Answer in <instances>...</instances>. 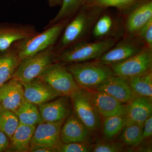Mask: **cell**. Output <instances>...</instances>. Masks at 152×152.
<instances>
[{
    "instance_id": "6da1fadb",
    "label": "cell",
    "mask_w": 152,
    "mask_h": 152,
    "mask_svg": "<svg viewBox=\"0 0 152 152\" xmlns=\"http://www.w3.org/2000/svg\"><path fill=\"white\" fill-rule=\"evenodd\" d=\"M104 10L97 6L85 4L66 25L62 36L54 48L56 53L79 42L87 40Z\"/></svg>"
},
{
    "instance_id": "7a4b0ae2",
    "label": "cell",
    "mask_w": 152,
    "mask_h": 152,
    "mask_svg": "<svg viewBox=\"0 0 152 152\" xmlns=\"http://www.w3.org/2000/svg\"><path fill=\"white\" fill-rule=\"evenodd\" d=\"M117 39H107L95 42L81 41L56 53L55 62L66 65L96 60L116 43Z\"/></svg>"
},
{
    "instance_id": "3957f363",
    "label": "cell",
    "mask_w": 152,
    "mask_h": 152,
    "mask_svg": "<svg viewBox=\"0 0 152 152\" xmlns=\"http://www.w3.org/2000/svg\"><path fill=\"white\" fill-rule=\"evenodd\" d=\"M65 66L82 89H94L109 77L115 75L110 66L97 59L70 64Z\"/></svg>"
},
{
    "instance_id": "277c9868",
    "label": "cell",
    "mask_w": 152,
    "mask_h": 152,
    "mask_svg": "<svg viewBox=\"0 0 152 152\" xmlns=\"http://www.w3.org/2000/svg\"><path fill=\"white\" fill-rule=\"evenodd\" d=\"M70 20L59 22L50 26L42 33H38L31 37L21 41L17 50L20 60L53 46Z\"/></svg>"
},
{
    "instance_id": "5b68a950",
    "label": "cell",
    "mask_w": 152,
    "mask_h": 152,
    "mask_svg": "<svg viewBox=\"0 0 152 152\" xmlns=\"http://www.w3.org/2000/svg\"><path fill=\"white\" fill-rule=\"evenodd\" d=\"M56 52L53 46L21 60L13 77L22 83L37 78L47 67L55 63Z\"/></svg>"
},
{
    "instance_id": "8992f818",
    "label": "cell",
    "mask_w": 152,
    "mask_h": 152,
    "mask_svg": "<svg viewBox=\"0 0 152 152\" xmlns=\"http://www.w3.org/2000/svg\"><path fill=\"white\" fill-rule=\"evenodd\" d=\"M37 78L63 96H70L80 89L65 66L58 63L49 66Z\"/></svg>"
},
{
    "instance_id": "52a82bcc",
    "label": "cell",
    "mask_w": 152,
    "mask_h": 152,
    "mask_svg": "<svg viewBox=\"0 0 152 152\" xmlns=\"http://www.w3.org/2000/svg\"><path fill=\"white\" fill-rule=\"evenodd\" d=\"M110 66L115 75L128 80L151 72L152 49L145 48L128 59Z\"/></svg>"
},
{
    "instance_id": "ba28073f",
    "label": "cell",
    "mask_w": 152,
    "mask_h": 152,
    "mask_svg": "<svg viewBox=\"0 0 152 152\" xmlns=\"http://www.w3.org/2000/svg\"><path fill=\"white\" fill-rule=\"evenodd\" d=\"M69 96L72 109L77 118L92 133L99 131L101 126V116L85 91L80 88Z\"/></svg>"
},
{
    "instance_id": "9c48e42d",
    "label": "cell",
    "mask_w": 152,
    "mask_h": 152,
    "mask_svg": "<svg viewBox=\"0 0 152 152\" xmlns=\"http://www.w3.org/2000/svg\"><path fill=\"white\" fill-rule=\"evenodd\" d=\"M145 48L147 47L137 36H125L123 40L117 42L114 46L97 60L110 66L128 59Z\"/></svg>"
},
{
    "instance_id": "30bf717a",
    "label": "cell",
    "mask_w": 152,
    "mask_h": 152,
    "mask_svg": "<svg viewBox=\"0 0 152 152\" xmlns=\"http://www.w3.org/2000/svg\"><path fill=\"white\" fill-rule=\"evenodd\" d=\"M95 109L104 118L115 115H126V104L110 95L96 90H84Z\"/></svg>"
},
{
    "instance_id": "8fae6325",
    "label": "cell",
    "mask_w": 152,
    "mask_h": 152,
    "mask_svg": "<svg viewBox=\"0 0 152 152\" xmlns=\"http://www.w3.org/2000/svg\"><path fill=\"white\" fill-rule=\"evenodd\" d=\"M127 10L130 11L124 25L125 36H135L152 19V0H140Z\"/></svg>"
},
{
    "instance_id": "7c38bea8",
    "label": "cell",
    "mask_w": 152,
    "mask_h": 152,
    "mask_svg": "<svg viewBox=\"0 0 152 152\" xmlns=\"http://www.w3.org/2000/svg\"><path fill=\"white\" fill-rule=\"evenodd\" d=\"M65 120L56 122H43L38 125L30 142V148L48 147L56 148L62 143L60 132Z\"/></svg>"
},
{
    "instance_id": "4fadbf2b",
    "label": "cell",
    "mask_w": 152,
    "mask_h": 152,
    "mask_svg": "<svg viewBox=\"0 0 152 152\" xmlns=\"http://www.w3.org/2000/svg\"><path fill=\"white\" fill-rule=\"evenodd\" d=\"M43 122H56L66 120L72 112L69 96H61L38 105Z\"/></svg>"
},
{
    "instance_id": "5bb4252c",
    "label": "cell",
    "mask_w": 152,
    "mask_h": 152,
    "mask_svg": "<svg viewBox=\"0 0 152 152\" xmlns=\"http://www.w3.org/2000/svg\"><path fill=\"white\" fill-rule=\"evenodd\" d=\"M91 134L72 111L62 125L60 140L64 144L88 142Z\"/></svg>"
},
{
    "instance_id": "9a60e30c",
    "label": "cell",
    "mask_w": 152,
    "mask_h": 152,
    "mask_svg": "<svg viewBox=\"0 0 152 152\" xmlns=\"http://www.w3.org/2000/svg\"><path fill=\"white\" fill-rule=\"evenodd\" d=\"M25 101L23 83L16 78L0 87V104L4 109L15 113Z\"/></svg>"
},
{
    "instance_id": "2e32d148",
    "label": "cell",
    "mask_w": 152,
    "mask_h": 152,
    "mask_svg": "<svg viewBox=\"0 0 152 152\" xmlns=\"http://www.w3.org/2000/svg\"><path fill=\"white\" fill-rule=\"evenodd\" d=\"M22 83L26 100L38 106L63 96L39 78Z\"/></svg>"
},
{
    "instance_id": "e0dca14e",
    "label": "cell",
    "mask_w": 152,
    "mask_h": 152,
    "mask_svg": "<svg viewBox=\"0 0 152 152\" xmlns=\"http://www.w3.org/2000/svg\"><path fill=\"white\" fill-rule=\"evenodd\" d=\"M93 90L107 93L124 104L128 103L136 96L129 81L116 75L110 77Z\"/></svg>"
},
{
    "instance_id": "ac0fdd59",
    "label": "cell",
    "mask_w": 152,
    "mask_h": 152,
    "mask_svg": "<svg viewBox=\"0 0 152 152\" xmlns=\"http://www.w3.org/2000/svg\"><path fill=\"white\" fill-rule=\"evenodd\" d=\"M35 28L31 26H15L0 30V51L9 49L12 44L31 37L38 34Z\"/></svg>"
},
{
    "instance_id": "d6986e66",
    "label": "cell",
    "mask_w": 152,
    "mask_h": 152,
    "mask_svg": "<svg viewBox=\"0 0 152 152\" xmlns=\"http://www.w3.org/2000/svg\"><path fill=\"white\" fill-rule=\"evenodd\" d=\"M152 100L136 96L126 104V116L128 120L140 124L152 115Z\"/></svg>"
},
{
    "instance_id": "ffe728a7",
    "label": "cell",
    "mask_w": 152,
    "mask_h": 152,
    "mask_svg": "<svg viewBox=\"0 0 152 152\" xmlns=\"http://www.w3.org/2000/svg\"><path fill=\"white\" fill-rule=\"evenodd\" d=\"M103 12L95 23L91 34L98 40L107 39H117L115 34L119 33L120 28H118L120 25L113 16Z\"/></svg>"
},
{
    "instance_id": "44dd1931",
    "label": "cell",
    "mask_w": 152,
    "mask_h": 152,
    "mask_svg": "<svg viewBox=\"0 0 152 152\" xmlns=\"http://www.w3.org/2000/svg\"><path fill=\"white\" fill-rule=\"evenodd\" d=\"M36 127L20 123L11 138V146L14 151L29 152L30 142Z\"/></svg>"
},
{
    "instance_id": "7402d4cb",
    "label": "cell",
    "mask_w": 152,
    "mask_h": 152,
    "mask_svg": "<svg viewBox=\"0 0 152 152\" xmlns=\"http://www.w3.org/2000/svg\"><path fill=\"white\" fill-rule=\"evenodd\" d=\"M20 61L17 50L0 56V87L13 77Z\"/></svg>"
},
{
    "instance_id": "603a6c76",
    "label": "cell",
    "mask_w": 152,
    "mask_h": 152,
    "mask_svg": "<svg viewBox=\"0 0 152 152\" xmlns=\"http://www.w3.org/2000/svg\"><path fill=\"white\" fill-rule=\"evenodd\" d=\"M20 123L28 126H36L43 122L38 106L26 100L15 113Z\"/></svg>"
},
{
    "instance_id": "cb8c5ba5",
    "label": "cell",
    "mask_w": 152,
    "mask_h": 152,
    "mask_svg": "<svg viewBox=\"0 0 152 152\" xmlns=\"http://www.w3.org/2000/svg\"><path fill=\"white\" fill-rule=\"evenodd\" d=\"M129 84L136 96L148 98L152 100V72L129 80Z\"/></svg>"
},
{
    "instance_id": "d4e9b609",
    "label": "cell",
    "mask_w": 152,
    "mask_h": 152,
    "mask_svg": "<svg viewBox=\"0 0 152 152\" xmlns=\"http://www.w3.org/2000/svg\"><path fill=\"white\" fill-rule=\"evenodd\" d=\"M87 0H62L61 7L56 16L50 21L51 26L66 20H70L86 2Z\"/></svg>"
},
{
    "instance_id": "484cf974",
    "label": "cell",
    "mask_w": 152,
    "mask_h": 152,
    "mask_svg": "<svg viewBox=\"0 0 152 152\" xmlns=\"http://www.w3.org/2000/svg\"><path fill=\"white\" fill-rule=\"evenodd\" d=\"M122 130V140L128 145H137L143 139V124H140L128 120Z\"/></svg>"
},
{
    "instance_id": "4316f807",
    "label": "cell",
    "mask_w": 152,
    "mask_h": 152,
    "mask_svg": "<svg viewBox=\"0 0 152 152\" xmlns=\"http://www.w3.org/2000/svg\"><path fill=\"white\" fill-rule=\"evenodd\" d=\"M128 119L126 115L113 116L104 118L103 133L106 139L113 138L122 130Z\"/></svg>"
},
{
    "instance_id": "83f0119b",
    "label": "cell",
    "mask_w": 152,
    "mask_h": 152,
    "mask_svg": "<svg viewBox=\"0 0 152 152\" xmlns=\"http://www.w3.org/2000/svg\"><path fill=\"white\" fill-rule=\"evenodd\" d=\"M20 124L16 114L7 109H3L0 115V130L11 140Z\"/></svg>"
},
{
    "instance_id": "f1b7e54d",
    "label": "cell",
    "mask_w": 152,
    "mask_h": 152,
    "mask_svg": "<svg viewBox=\"0 0 152 152\" xmlns=\"http://www.w3.org/2000/svg\"><path fill=\"white\" fill-rule=\"evenodd\" d=\"M140 0H87L86 4L105 9L114 7L120 10H127Z\"/></svg>"
},
{
    "instance_id": "f546056e",
    "label": "cell",
    "mask_w": 152,
    "mask_h": 152,
    "mask_svg": "<svg viewBox=\"0 0 152 152\" xmlns=\"http://www.w3.org/2000/svg\"><path fill=\"white\" fill-rule=\"evenodd\" d=\"M93 146L88 142H73L64 144L62 143L56 148L59 152H91Z\"/></svg>"
},
{
    "instance_id": "4dcf8cb0",
    "label": "cell",
    "mask_w": 152,
    "mask_h": 152,
    "mask_svg": "<svg viewBox=\"0 0 152 152\" xmlns=\"http://www.w3.org/2000/svg\"><path fill=\"white\" fill-rule=\"evenodd\" d=\"M135 36L138 37L147 48L152 49V19L141 28Z\"/></svg>"
},
{
    "instance_id": "1f68e13d",
    "label": "cell",
    "mask_w": 152,
    "mask_h": 152,
    "mask_svg": "<svg viewBox=\"0 0 152 152\" xmlns=\"http://www.w3.org/2000/svg\"><path fill=\"white\" fill-rule=\"evenodd\" d=\"M124 151V147L119 142L99 143L93 147L91 152H119Z\"/></svg>"
},
{
    "instance_id": "d6a6232c",
    "label": "cell",
    "mask_w": 152,
    "mask_h": 152,
    "mask_svg": "<svg viewBox=\"0 0 152 152\" xmlns=\"http://www.w3.org/2000/svg\"><path fill=\"white\" fill-rule=\"evenodd\" d=\"M152 135V115L149 117L143 124V139L149 138Z\"/></svg>"
},
{
    "instance_id": "836d02e7",
    "label": "cell",
    "mask_w": 152,
    "mask_h": 152,
    "mask_svg": "<svg viewBox=\"0 0 152 152\" xmlns=\"http://www.w3.org/2000/svg\"><path fill=\"white\" fill-rule=\"evenodd\" d=\"M10 139L4 132L0 130V152L4 151L10 146Z\"/></svg>"
},
{
    "instance_id": "e575fe53",
    "label": "cell",
    "mask_w": 152,
    "mask_h": 152,
    "mask_svg": "<svg viewBox=\"0 0 152 152\" xmlns=\"http://www.w3.org/2000/svg\"><path fill=\"white\" fill-rule=\"evenodd\" d=\"M29 152H56V150L54 148L48 147H40L31 149Z\"/></svg>"
},
{
    "instance_id": "d590c367",
    "label": "cell",
    "mask_w": 152,
    "mask_h": 152,
    "mask_svg": "<svg viewBox=\"0 0 152 152\" xmlns=\"http://www.w3.org/2000/svg\"><path fill=\"white\" fill-rule=\"evenodd\" d=\"M49 4L51 7H56L58 6H61L62 0H48Z\"/></svg>"
},
{
    "instance_id": "8d00e7d4",
    "label": "cell",
    "mask_w": 152,
    "mask_h": 152,
    "mask_svg": "<svg viewBox=\"0 0 152 152\" xmlns=\"http://www.w3.org/2000/svg\"><path fill=\"white\" fill-rule=\"evenodd\" d=\"M3 109H4V108L2 106L1 104H0V115H1V113Z\"/></svg>"
}]
</instances>
